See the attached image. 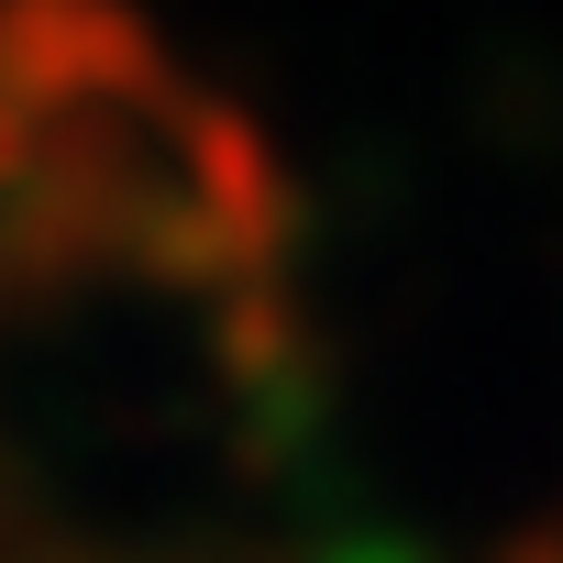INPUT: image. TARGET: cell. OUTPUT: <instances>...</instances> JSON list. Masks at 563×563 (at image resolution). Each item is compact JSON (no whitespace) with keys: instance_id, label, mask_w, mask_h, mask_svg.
<instances>
[{"instance_id":"4","label":"cell","mask_w":563,"mask_h":563,"mask_svg":"<svg viewBox=\"0 0 563 563\" xmlns=\"http://www.w3.org/2000/svg\"><path fill=\"white\" fill-rule=\"evenodd\" d=\"M497 563H563V508H552V519H530V530H508V541H497Z\"/></svg>"},{"instance_id":"1","label":"cell","mask_w":563,"mask_h":563,"mask_svg":"<svg viewBox=\"0 0 563 563\" xmlns=\"http://www.w3.org/2000/svg\"><path fill=\"white\" fill-rule=\"evenodd\" d=\"M288 243H299V177L276 166V144L232 100L166 89L133 232H122V276L166 299H232L288 265Z\"/></svg>"},{"instance_id":"3","label":"cell","mask_w":563,"mask_h":563,"mask_svg":"<svg viewBox=\"0 0 563 563\" xmlns=\"http://www.w3.org/2000/svg\"><path fill=\"white\" fill-rule=\"evenodd\" d=\"M276 563H442L420 530H398V519H321V530H299Z\"/></svg>"},{"instance_id":"2","label":"cell","mask_w":563,"mask_h":563,"mask_svg":"<svg viewBox=\"0 0 563 563\" xmlns=\"http://www.w3.org/2000/svg\"><path fill=\"white\" fill-rule=\"evenodd\" d=\"M166 89H177V67L133 0H0V111L34 144L89 111L166 100Z\"/></svg>"}]
</instances>
